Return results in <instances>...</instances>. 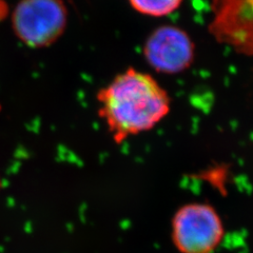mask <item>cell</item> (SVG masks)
I'll return each instance as SVG.
<instances>
[{"label":"cell","mask_w":253,"mask_h":253,"mask_svg":"<svg viewBox=\"0 0 253 253\" xmlns=\"http://www.w3.org/2000/svg\"><path fill=\"white\" fill-rule=\"evenodd\" d=\"M133 10L149 17H165L176 12L184 0H128Z\"/></svg>","instance_id":"8992f818"},{"label":"cell","mask_w":253,"mask_h":253,"mask_svg":"<svg viewBox=\"0 0 253 253\" xmlns=\"http://www.w3.org/2000/svg\"><path fill=\"white\" fill-rule=\"evenodd\" d=\"M172 242L180 253H213L225 237V226L210 204H186L174 213Z\"/></svg>","instance_id":"7a4b0ae2"},{"label":"cell","mask_w":253,"mask_h":253,"mask_svg":"<svg viewBox=\"0 0 253 253\" xmlns=\"http://www.w3.org/2000/svg\"><path fill=\"white\" fill-rule=\"evenodd\" d=\"M209 33L218 43L253 56V0H212Z\"/></svg>","instance_id":"5b68a950"},{"label":"cell","mask_w":253,"mask_h":253,"mask_svg":"<svg viewBox=\"0 0 253 253\" xmlns=\"http://www.w3.org/2000/svg\"><path fill=\"white\" fill-rule=\"evenodd\" d=\"M98 113L114 141L154 129L168 116L171 98L149 73L129 68L97 93Z\"/></svg>","instance_id":"6da1fadb"},{"label":"cell","mask_w":253,"mask_h":253,"mask_svg":"<svg viewBox=\"0 0 253 253\" xmlns=\"http://www.w3.org/2000/svg\"><path fill=\"white\" fill-rule=\"evenodd\" d=\"M67 23L68 11L62 0H20L12 15L16 36L36 49L57 42Z\"/></svg>","instance_id":"3957f363"},{"label":"cell","mask_w":253,"mask_h":253,"mask_svg":"<svg viewBox=\"0 0 253 253\" xmlns=\"http://www.w3.org/2000/svg\"><path fill=\"white\" fill-rule=\"evenodd\" d=\"M145 60L155 72L176 75L191 68L195 43L188 32L174 25H164L151 32L142 47Z\"/></svg>","instance_id":"277c9868"}]
</instances>
